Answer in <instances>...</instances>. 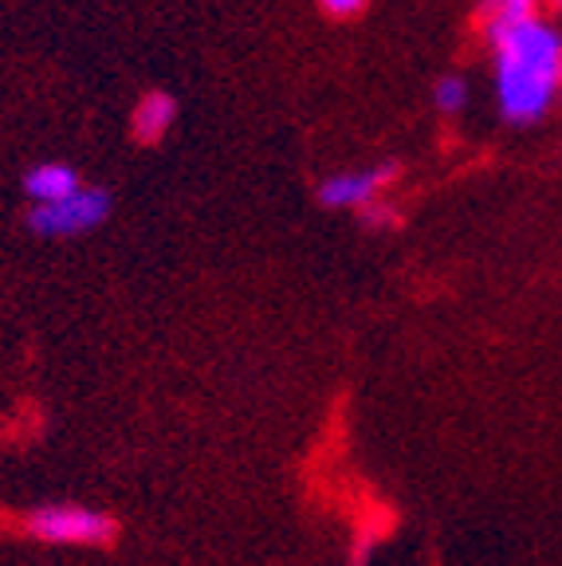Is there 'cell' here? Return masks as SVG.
Returning a JSON list of instances; mask_svg holds the SVG:
<instances>
[{"label":"cell","instance_id":"cell-1","mask_svg":"<svg viewBox=\"0 0 562 566\" xmlns=\"http://www.w3.org/2000/svg\"><path fill=\"white\" fill-rule=\"evenodd\" d=\"M483 48L503 123H543L562 98V28L539 9H483Z\"/></svg>","mask_w":562,"mask_h":566},{"label":"cell","instance_id":"cell-2","mask_svg":"<svg viewBox=\"0 0 562 566\" xmlns=\"http://www.w3.org/2000/svg\"><path fill=\"white\" fill-rule=\"evenodd\" d=\"M118 523L98 507L83 504H40L28 515V535L40 543H60V547H95V543L115 539Z\"/></svg>","mask_w":562,"mask_h":566},{"label":"cell","instance_id":"cell-3","mask_svg":"<svg viewBox=\"0 0 562 566\" xmlns=\"http://www.w3.org/2000/svg\"><path fill=\"white\" fill-rule=\"evenodd\" d=\"M111 217V193L98 186H80L71 197L55 205H35L28 209V229L35 237L63 240V237H83V232L98 229Z\"/></svg>","mask_w":562,"mask_h":566},{"label":"cell","instance_id":"cell-4","mask_svg":"<svg viewBox=\"0 0 562 566\" xmlns=\"http://www.w3.org/2000/svg\"><path fill=\"white\" fill-rule=\"evenodd\" d=\"M397 161H378V166L339 169V174L319 181V205L323 209H354L366 212L370 205L386 201L389 186L397 181Z\"/></svg>","mask_w":562,"mask_h":566},{"label":"cell","instance_id":"cell-5","mask_svg":"<svg viewBox=\"0 0 562 566\" xmlns=\"http://www.w3.org/2000/svg\"><path fill=\"white\" fill-rule=\"evenodd\" d=\"M177 123V98L169 91H146L131 111V130L142 146H158Z\"/></svg>","mask_w":562,"mask_h":566},{"label":"cell","instance_id":"cell-6","mask_svg":"<svg viewBox=\"0 0 562 566\" xmlns=\"http://www.w3.org/2000/svg\"><path fill=\"white\" fill-rule=\"evenodd\" d=\"M80 174L67 166V161H40V166H32L24 174V197L35 205H55L63 201V197H71L75 189H80Z\"/></svg>","mask_w":562,"mask_h":566},{"label":"cell","instance_id":"cell-7","mask_svg":"<svg viewBox=\"0 0 562 566\" xmlns=\"http://www.w3.org/2000/svg\"><path fill=\"white\" fill-rule=\"evenodd\" d=\"M468 98H472L468 80L457 75V71H448V75H440V80L433 83V106H437L440 115H465Z\"/></svg>","mask_w":562,"mask_h":566},{"label":"cell","instance_id":"cell-8","mask_svg":"<svg viewBox=\"0 0 562 566\" xmlns=\"http://www.w3.org/2000/svg\"><path fill=\"white\" fill-rule=\"evenodd\" d=\"M319 9L334 20H354L362 9H366V0H319Z\"/></svg>","mask_w":562,"mask_h":566},{"label":"cell","instance_id":"cell-9","mask_svg":"<svg viewBox=\"0 0 562 566\" xmlns=\"http://www.w3.org/2000/svg\"><path fill=\"white\" fill-rule=\"evenodd\" d=\"M362 221H366V229H389V224L397 221V209L389 201H378L362 212Z\"/></svg>","mask_w":562,"mask_h":566},{"label":"cell","instance_id":"cell-10","mask_svg":"<svg viewBox=\"0 0 562 566\" xmlns=\"http://www.w3.org/2000/svg\"><path fill=\"white\" fill-rule=\"evenodd\" d=\"M483 9H539V0H483Z\"/></svg>","mask_w":562,"mask_h":566},{"label":"cell","instance_id":"cell-11","mask_svg":"<svg viewBox=\"0 0 562 566\" xmlns=\"http://www.w3.org/2000/svg\"><path fill=\"white\" fill-rule=\"evenodd\" d=\"M547 4H551V12H554L551 20H559L562 17V0H547Z\"/></svg>","mask_w":562,"mask_h":566}]
</instances>
